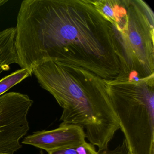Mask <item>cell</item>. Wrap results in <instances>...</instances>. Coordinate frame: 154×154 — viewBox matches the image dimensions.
I'll return each mask as SVG.
<instances>
[{"label":"cell","instance_id":"1","mask_svg":"<svg viewBox=\"0 0 154 154\" xmlns=\"http://www.w3.org/2000/svg\"><path fill=\"white\" fill-rule=\"evenodd\" d=\"M15 28L21 68L51 61L107 82L129 79L112 25L94 0H24Z\"/></svg>","mask_w":154,"mask_h":154},{"label":"cell","instance_id":"2","mask_svg":"<svg viewBox=\"0 0 154 154\" xmlns=\"http://www.w3.org/2000/svg\"><path fill=\"white\" fill-rule=\"evenodd\" d=\"M32 74L63 108L60 120L85 130V137L98 152L108 149L120 127L107 82L82 69L51 61L34 68Z\"/></svg>","mask_w":154,"mask_h":154},{"label":"cell","instance_id":"3","mask_svg":"<svg viewBox=\"0 0 154 154\" xmlns=\"http://www.w3.org/2000/svg\"><path fill=\"white\" fill-rule=\"evenodd\" d=\"M107 83L130 154H154V76Z\"/></svg>","mask_w":154,"mask_h":154},{"label":"cell","instance_id":"4","mask_svg":"<svg viewBox=\"0 0 154 154\" xmlns=\"http://www.w3.org/2000/svg\"><path fill=\"white\" fill-rule=\"evenodd\" d=\"M127 14L112 25L129 80L154 76V15L142 0H126Z\"/></svg>","mask_w":154,"mask_h":154},{"label":"cell","instance_id":"5","mask_svg":"<svg viewBox=\"0 0 154 154\" xmlns=\"http://www.w3.org/2000/svg\"><path fill=\"white\" fill-rule=\"evenodd\" d=\"M33 101L26 94L9 92L0 96V154H14L29 130L27 115Z\"/></svg>","mask_w":154,"mask_h":154},{"label":"cell","instance_id":"6","mask_svg":"<svg viewBox=\"0 0 154 154\" xmlns=\"http://www.w3.org/2000/svg\"><path fill=\"white\" fill-rule=\"evenodd\" d=\"M85 138V131L81 126L62 122L57 128L36 131L27 136L22 143L44 149L48 153L83 144L86 142Z\"/></svg>","mask_w":154,"mask_h":154},{"label":"cell","instance_id":"7","mask_svg":"<svg viewBox=\"0 0 154 154\" xmlns=\"http://www.w3.org/2000/svg\"><path fill=\"white\" fill-rule=\"evenodd\" d=\"M32 72L27 68H21L0 80V96L11 88L32 75Z\"/></svg>","mask_w":154,"mask_h":154},{"label":"cell","instance_id":"8","mask_svg":"<svg viewBox=\"0 0 154 154\" xmlns=\"http://www.w3.org/2000/svg\"><path fill=\"white\" fill-rule=\"evenodd\" d=\"M48 154H100V152L96 151L94 146L85 142L80 145L53 150L48 152Z\"/></svg>","mask_w":154,"mask_h":154},{"label":"cell","instance_id":"9","mask_svg":"<svg viewBox=\"0 0 154 154\" xmlns=\"http://www.w3.org/2000/svg\"><path fill=\"white\" fill-rule=\"evenodd\" d=\"M100 154H131L125 139L123 138L122 142L117 147L112 150L106 149L100 152Z\"/></svg>","mask_w":154,"mask_h":154},{"label":"cell","instance_id":"10","mask_svg":"<svg viewBox=\"0 0 154 154\" xmlns=\"http://www.w3.org/2000/svg\"><path fill=\"white\" fill-rule=\"evenodd\" d=\"M7 2H8V0H0V7L3 6Z\"/></svg>","mask_w":154,"mask_h":154},{"label":"cell","instance_id":"11","mask_svg":"<svg viewBox=\"0 0 154 154\" xmlns=\"http://www.w3.org/2000/svg\"><path fill=\"white\" fill-rule=\"evenodd\" d=\"M39 154H44V153H43V151H41Z\"/></svg>","mask_w":154,"mask_h":154}]
</instances>
